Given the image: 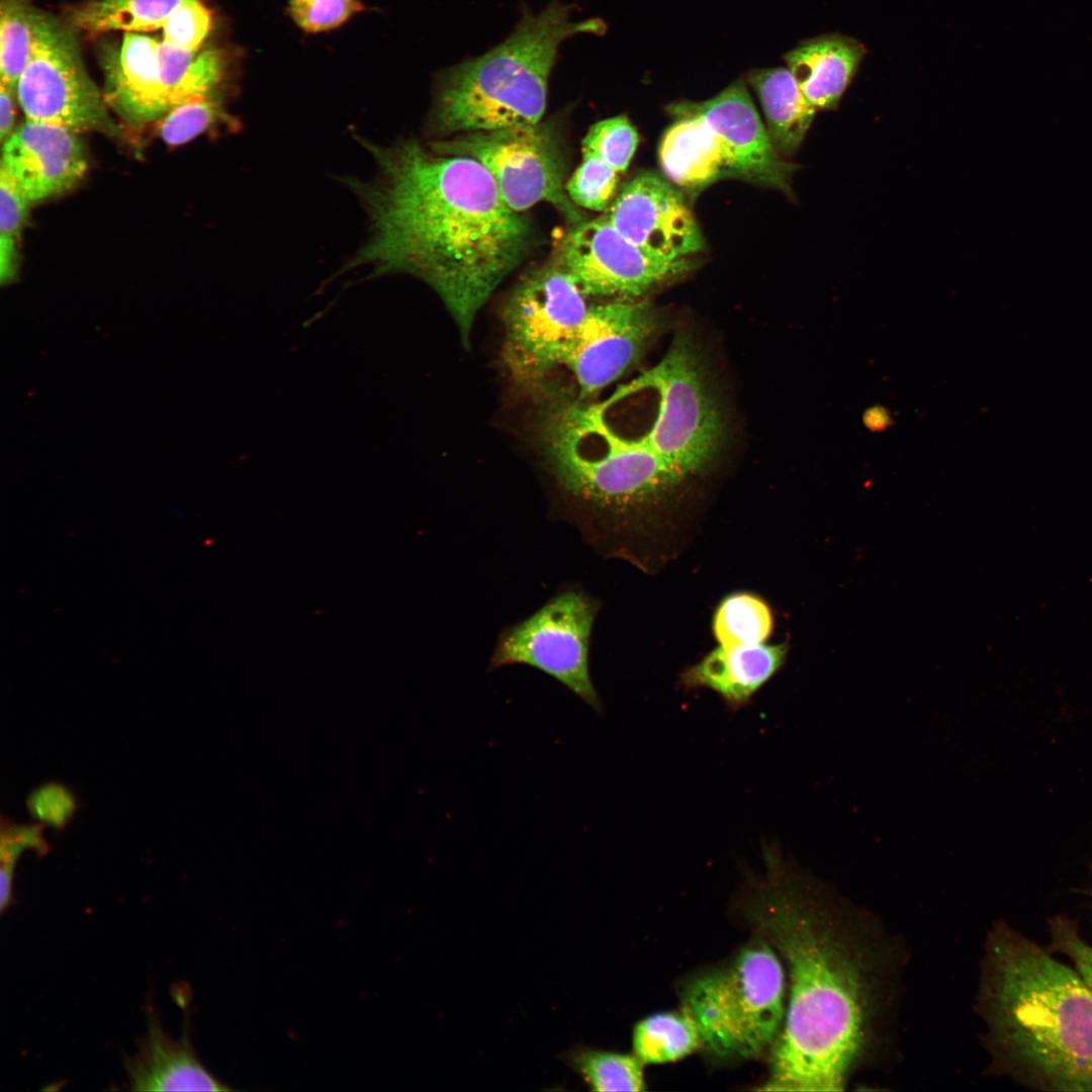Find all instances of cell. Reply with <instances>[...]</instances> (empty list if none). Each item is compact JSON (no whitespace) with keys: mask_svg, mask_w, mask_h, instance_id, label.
I'll return each instance as SVG.
<instances>
[{"mask_svg":"<svg viewBox=\"0 0 1092 1092\" xmlns=\"http://www.w3.org/2000/svg\"><path fill=\"white\" fill-rule=\"evenodd\" d=\"M360 144L377 175L347 184L364 204L371 234L345 268L422 279L468 343L478 311L534 246L531 220L507 205L490 173L470 157L414 139Z\"/></svg>","mask_w":1092,"mask_h":1092,"instance_id":"1","label":"cell"},{"mask_svg":"<svg viewBox=\"0 0 1092 1092\" xmlns=\"http://www.w3.org/2000/svg\"><path fill=\"white\" fill-rule=\"evenodd\" d=\"M764 858L755 922L786 962L790 994L763 1089L839 1091L869 1042L873 962L817 892L789 871L776 846L764 848Z\"/></svg>","mask_w":1092,"mask_h":1092,"instance_id":"2","label":"cell"},{"mask_svg":"<svg viewBox=\"0 0 1092 1092\" xmlns=\"http://www.w3.org/2000/svg\"><path fill=\"white\" fill-rule=\"evenodd\" d=\"M982 999L995 1057L1012 1077L1044 1091H1092V988L1075 969L1000 924Z\"/></svg>","mask_w":1092,"mask_h":1092,"instance_id":"3","label":"cell"},{"mask_svg":"<svg viewBox=\"0 0 1092 1092\" xmlns=\"http://www.w3.org/2000/svg\"><path fill=\"white\" fill-rule=\"evenodd\" d=\"M543 447L548 469L567 502L565 520L583 533L623 522L688 478L588 400H565L549 412Z\"/></svg>","mask_w":1092,"mask_h":1092,"instance_id":"4","label":"cell"},{"mask_svg":"<svg viewBox=\"0 0 1092 1092\" xmlns=\"http://www.w3.org/2000/svg\"><path fill=\"white\" fill-rule=\"evenodd\" d=\"M600 25L572 20L570 8L557 2L524 16L498 46L441 75L433 107L437 129L468 133L540 123L560 44Z\"/></svg>","mask_w":1092,"mask_h":1092,"instance_id":"5","label":"cell"},{"mask_svg":"<svg viewBox=\"0 0 1092 1092\" xmlns=\"http://www.w3.org/2000/svg\"><path fill=\"white\" fill-rule=\"evenodd\" d=\"M780 957L761 936L732 960L689 982L684 1011L701 1044L719 1057L752 1058L772 1045L786 1013Z\"/></svg>","mask_w":1092,"mask_h":1092,"instance_id":"6","label":"cell"},{"mask_svg":"<svg viewBox=\"0 0 1092 1092\" xmlns=\"http://www.w3.org/2000/svg\"><path fill=\"white\" fill-rule=\"evenodd\" d=\"M631 382L655 396V415L639 435L688 477L713 460L723 419L692 340L675 339L663 357Z\"/></svg>","mask_w":1092,"mask_h":1092,"instance_id":"7","label":"cell"},{"mask_svg":"<svg viewBox=\"0 0 1092 1092\" xmlns=\"http://www.w3.org/2000/svg\"><path fill=\"white\" fill-rule=\"evenodd\" d=\"M587 298L550 262L513 288L503 311V358L517 382L540 385L561 368L589 308Z\"/></svg>","mask_w":1092,"mask_h":1092,"instance_id":"8","label":"cell"},{"mask_svg":"<svg viewBox=\"0 0 1092 1092\" xmlns=\"http://www.w3.org/2000/svg\"><path fill=\"white\" fill-rule=\"evenodd\" d=\"M16 95L28 121L76 133H119L104 96L85 69L75 29L38 9L32 52Z\"/></svg>","mask_w":1092,"mask_h":1092,"instance_id":"9","label":"cell"},{"mask_svg":"<svg viewBox=\"0 0 1092 1092\" xmlns=\"http://www.w3.org/2000/svg\"><path fill=\"white\" fill-rule=\"evenodd\" d=\"M598 610V603L582 590L557 593L534 614L499 634L488 670L529 665L552 676L601 714L603 703L589 670Z\"/></svg>","mask_w":1092,"mask_h":1092,"instance_id":"10","label":"cell"},{"mask_svg":"<svg viewBox=\"0 0 1092 1092\" xmlns=\"http://www.w3.org/2000/svg\"><path fill=\"white\" fill-rule=\"evenodd\" d=\"M431 147L478 161L492 176L507 205L517 212L547 202L569 222L582 221L581 212L567 195L564 154L550 127L538 123L461 133Z\"/></svg>","mask_w":1092,"mask_h":1092,"instance_id":"11","label":"cell"},{"mask_svg":"<svg viewBox=\"0 0 1092 1092\" xmlns=\"http://www.w3.org/2000/svg\"><path fill=\"white\" fill-rule=\"evenodd\" d=\"M550 263L587 297L639 300L691 269L688 258H653L623 237L604 215L573 224L558 240Z\"/></svg>","mask_w":1092,"mask_h":1092,"instance_id":"12","label":"cell"},{"mask_svg":"<svg viewBox=\"0 0 1092 1092\" xmlns=\"http://www.w3.org/2000/svg\"><path fill=\"white\" fill-rule=\"evenodd\" d=\"M657 327V315L648 302L590 304L561 365L574 383V400H588L620 378L641 357Z\"/></svg>","mask_w":1092,"mask_h":1092,"instance_id":"13","label":"cell"},{"mask_svg":"<svg viewBox=\"0 0 1092 1092\" xmlns=\"http://www.w3.org/2000/svg\"><path fill=\"white\" fill-rule=\"evenodd\" d=\"M604 216L623 237L656 259H685L705 247L680 193L651 172L625 183Z\"/></svg>","mask_w":1092,"mask_h":1092,"instance_id":"14","label":"cell"},{"mask_svg":"<svg viewBox=\"0 0 1092 1092\" xmlns=\"http://www.w3.org/2000/svg\"><path fill=\"white\" fill-rule=\"evenodd\" d=\"M675 113L697 115L710 126L722 146L728 175L791 194L796 167L774 147L742 80L707 101L679 104Z\"/></svg>","mask_w":1092,"mask_h":1092,"instance_id":"15","label":"cell"},{"mask_svg":"<svg viewBox=\"0 0 1092 1092\" xmlns=\"http://www.w3.org/2000/svg\"><path fill=\"white\" fill-rule=\"evenodd\" d=\"M0 168L32 203L75 186L87 170V158L76 132L26 120L2 145Z\"/></svg>","mask_w":1092,"mask_h":1092,"instance_id":"16","label":"cell"},{"mask_svg":"<svg viewBox=\"0 0 1092 1092\" xmlns=\"http://www.w3.org/2000/svg\"><path fill=\"white\" fill-rule=\"evenodd\" d=\"M159 43L141 32H124L120 43L102 51L104 99L133 127L160 121L171 110L160 74Z\"/></svg>","mask_w":1092,"mask_h":1092,"instance_id":"17","label":"cell"},{"mask_svg":"<svg viewBox=\"0 0 1092 1092\" xmlns=\"http://www.w3.org/2000/svg\"><path fill=\"white\" fill-rule=\"evenodd\" d=\"M148 1028L138 1052L124 1060L133 1091H232L197 1058L188 1033L174 1039L154 1010H148Z\"/></svg>","mask_w":1092,"mask_h":1092,"instance_id":"18","label":"cell"},{"mask_svg":"<svg viewBox=\"0 0 1092 1092\" xmlns=\"http://www.w3.org/2000/svg\"><path fill=\"white\" fill-rule=\"evenodd\" d=\"M788 645L753 644L735 647L718 646L680 676L686 690L708 689L716 693L726 707L737 712L782 668Z\"/></svg>","mask_w":1092,"mask_h":1092,"instance_id":"19","label":"cell"},{"mask_svg":"<svg viewBox=\"0 0 1092 1092\" xmlns=\"http://www.w3.org/2000/svg\"><path fill=\"white\" fill-rule=\"evenodd\" d=\"M866 53L857 39L829 33L802 41L785 61L807 101L816 110H829L838 106Z\"/></svg>","mask_w":1092,"mask_h":1092,"instance_id":"20","label":"cell"},{"mask_svg":"<svg viewBox=\"0 0 1092 1092\" xmlns=\"http://www.w3.org/2000/svg\"><path fill=\"white\" fill-rule=\"evenodd\" d=\"M747 81L763 109L768 136L781 156L801 147L816 113L788 68L753 69Z\"/></svg>","mask_w":1092,"mask_h":1092,"instance_id":"21","label":"cell"},{"mask_svg":"<svg viewBox=\"0 0 1092 1092\" xmlns=\"http://www.w3.org/2000/svg\"><path fill=\"white\" fill-rule=\"evenodd\" d=\"M680 115L661 140L659 162L673 183L696 188L712 182L725 171L724 153L720 141L702 118Z\"/></svg>","mask_w":1092,"mask_h":1092,"instance_id":"22","label":"cell"},{"mask_svg":"<svg viewBox=\"0 0 1092 1092\" xmlns=\"http://www.w3.org/2000/svg\"><path fill=\"white\" fill-rule=\"evenodd\" d=\"M183 0H91L71 8L67 22L91 34L146 32L163 28Z\"/></svg>","mask_w":1092,"mask_h":1092,"instance_id":"23","label":"cell"},{"mask_svg":"<svg viewBox=\"0 0 1092 1092\" xmlns=\"http://www.w3.org/2000/svg\"><path fill=\"white\" fill-rule=\"evenodd\" d=\"M634 1055L644 1064H663L685 1058L701 1044L694 1020L681 1012H659L640 1020L633 1029Z\"/></svg>","mask_w":1092,"mask_h":1092,"instance_id":"24","label":"cell"},{"mask_svg":"<svg viewBox=\"0 0 1092 1092\" xmlns=\"http://www.w3.org/2000/svg\"><path fill=\"white\" fill-rule=\"evenodd\" d=\"M562 1060L593 1091L645 1090L643 1063L635 1055L578 1046L564 1053Z\"/></svg>","mask_w":1092,"mask_h":1092,"instance_id":"25","label":"cell"},{"mask_svg":"<svg viewBox=\"0 0 1092 1092\" xmlns=\"http://www.w3.org/2000/svg\"><path fill=\"white\" fill-rule=\"evenodd\" d=\"M772 628L770 608L763 600L749 593L727 596L713 617V633L723 647L763 643Z\"/></svg>","mask_w":1092,"mask_h":1092,"instance_id":"26","label":"cell"},{"mask_svg":"<svg viewBox=\"0 0 1092 1092\" xmlns=\"http://www.w3.org/2000/svg\"><path fill=\"white\" fill-rule=\"evenodd\" d=\"M36 11L27 0L0 2V81L15 92L32 52Z\"/></svg>","mask_w":1092,"mask_h":1092,"instance_id":"27","label":"cell"},{"mask_svg":"<svg viewBox=\"0 0 1092 1092\" xmlns=\"http://www.w3.org/2000/svg\"><path fill=\"white\" fill-rule=\"evenodd\" d=\"M31 202L0 168V282L9 284L18 269V243Z\"/></svg>","mask_w":1092,"mask_h":1092,"instance_id":"28","label":"cell"},{"mask_svg":"<svg viewBox=\"0 0 1092 1092\" xmlns=\"http://www.w3.org/2000/svg\"><path fill=\"white\" fill-rule=\"evenodd\" d=\"M638 134L626 115L593 124L581 143L582 157H595L618 173L624 172L636 151Z\"/></svg>","mask_w":1092,"mask_h":1092,"instance_id":"29","label":"cell"},{"mask_svg":"<svg viewBox=\"0 0 1092 1092\" xmlns=\"http://www.w3.org/2000/svg\"><path fill=\"white\" fill-rule=\"evenodd\" d=\"M219 123H236L223 110L218 97L211 95L171 109L159 121V134L169 146H180Z\"/></svg>","mask_w":1092,"mask_h":1092,"instance_id":"30","label":"cell"},{"mask_svg":"<svg viewBox=\"0 0 1092 1092\" xmlns=\"http://www.w3.org/2000/svg\"><path fill=\"white\" fill-rule=\"evenodd\" d=\"M618 181L619 173L608 164L595 157H582L565 189L577 207L602 211L613 201Z\"/></svg>","mask_w":1092,"mask_h":1092,"instance_id":"31","label":"cell"},{"mask_svg":"<svg viewBox=\"0 0 1092 1092\" xmlns=\"http://www.w3.org/2000/svg\"><path fill=\"white\" fill-rule=\"evenodd\" d=\"M211 26V12L201 0H183L165 22L162 40L198 53Z\"/></svg>","mask_w":1092,"mask_h":1092,"instance_id":"32","label":"cell"},{"mask_svg":"<svg viewBox=\"0 0 1092 1092\" xmlns=\"http://www.w3.org/2000/svg\"><path fill=\"white\" fill-rule=\"evenodd\" d=\"M362 10L359 0H289L292 20L308 33L335 29Z\"/></svg>","mask_w":1092,"mask_h":1092,"instance_id":"33","label":"cell"},{"mask_svg":"<svg viewBox=\"0 0 1092 1092\" xmlns=\"http://www.w3.org/2000/svg\"><path fill=\"white\" fill-rule=\"evenodd\" d=\"M31 816L40 824L64 828L77 810L74 794L61 784H47L34 790L26 802Z\"/></svg>","mask_w":1092,"mask_h":1092,"instance_id":"34","label":"cell"},{"mask_svg":"<svg viewBox=\"0 0 1092 1092\" xmlns=\"http://www.w3.org/2000/svg\"><path fill=\"white\" fill-rule=\"evenodd\" d=\"M1052 946L1065 954L1075 970L1092 988V945L1080 935L1076 923L1064 916H1057L1050 922Z\"/></svg>","mask_w":1092,"mask_h":1092,"instance_id":"35","label":"cell"},{"mask_svg":"<svg viewBox=\"0 0 1092 1092\" xmlns=\"http://www.w3.org/2000/svg\"><path fill=\"white\" fill-rule=\"evenodd\" d=\"M197 54L160 40L158 49L160 74L171 109L184 103L183 81Z\"/></svg>","mask_w":1092,"mask_h":1092,"instance_id":"36","label":"cell"},{"mask_svg":"<svg viewBox=\"0 0 1092 1092\" xmlns=\"http://www.w3.org/2000/svg\"><path fill=\"white\" fill-rule=\"evenodd\" d=\"M0 833L8 835L20 843L24 849L34 850L37 855H46L50 850V845L43 837V824L19 825L2 817Z\"/></svg>","mask_w":1092,"mask_h":1092,"instance_id":"37","label":"cell"},{"mask_svg":"<svg viewBox=\"0 0 1092 1092\" xmlns=\"http://www.w3.org/2000/svg\"><path fill=\"white\" fill-rule=\"evenodd\" d=\"M15 91L0 82V140L2 145L15 130Z\"/></svg>","mask_w":1092,"mask_h":1092,"instance_id":"38","label":"cell"},{"mask_svg":"<svg viewBox=\"0 0 1092 1092\" xmlns=\"http://www.w3.org/2000/svg\"><path fill=\"white\" fill-rule=\"evenodd\" d=\"M888 414L883 412V408L874 407L867 412L864 415L866 425L873 430H881L888 424Z\"/></svg>","mask_w":1092,"mask_h":1092,"instance_id":"39","label":"cell"}]
</instances>
